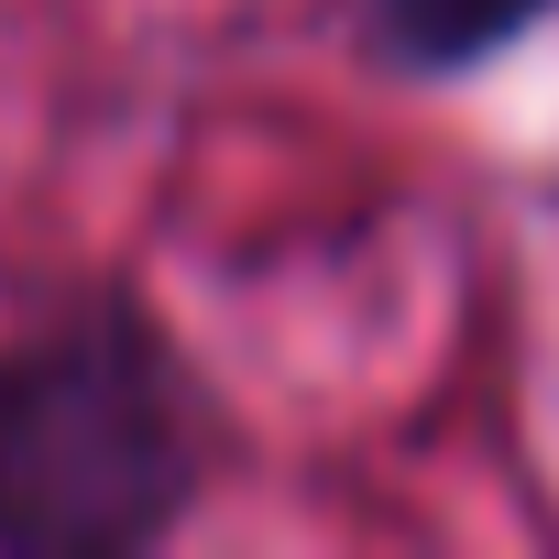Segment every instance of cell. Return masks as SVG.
Returning a JSON list of instances; mask_svg holds the SVG:
<instances>
[{"mask_svg": "<svg viewBox=\"0 0 559 559\" xmlns=\"http://www.w3.org/2000/svg\"><path fill=\"white\" fill-rule=\"evenodd\" d=\"M373 12H384V45L406 67H483L559 0H373Z\"/></svg>", "mask_w": 559, "mask_h": 559, "instance_id": "7a4b0ae2", "label": "cell"}, {"mask_svg": "<svg viewBox=\"0 0 559 559\" xmlns=\"http://www.w3.org/2000/svg\"><path fill=\"white\" fill-rule=\"evenodd\" d=\"M198 493V406L132 308H67L0 352V548H143Z\"/></svg>", "mask_w": 559, "mask_h": 559, "instance_id": "6da1fadb", "label": "cell"}]
</instances>
